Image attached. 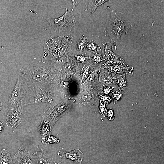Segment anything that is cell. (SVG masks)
Instances as JSON below:
<instances>
[{
	"mask_svg": "<svg viewBox=\"0 0 164 164\" xmlns=\"http://www.w3.org/2000/svg\"><path fill=\"white\" fill-rule=\"evenodd\" d=\"M73 40L69 34L52 35L45 42L42 62L55 65L63 62L73 46Z\"/></svg>",
	"mask_w": 164,
	"mask_h": 164,
	"instance_id": "1",
	"label": "cell"
},
{
	"mask_svg": "<svg viewBox=\"0 0 164 164\" xmlns=\"http://www.w3.org/2000/svg\"><path fill=\"white\" fill-rule=\"evenodd\" d=\"M107 9L110 12V18L106 23L103 34L110 39L116 50L117 46L121 44L120 38L121 35L126 33L130 28L134 26L135 23L125 21L118 12L108 6H107Z\"/></svg>",
	"mask_w": 164,
	"mask_h": 164,
	"instance_id": "2",
	"label": "cell"
},
{
	"mask_svg": "<svg viewBox=\"0 0 164 164\" xmlns=\"http://www.w3.org/2000/svg\"><path fill=\"white\" fill-rule=\"evenodd\" d=\"M56 67L55 65L50 64L41 67L25 65L20 69V73L19 74L22 80L27 83H46L55 74L57 70Z\"/></svg>",
	"mask_w": 164,
	"mask_h": 164,
	"instance_id": "3",
	"label": "cell"
},
{
	"mask_svg": "<svg viewBox=\"0 0 164 164\" xmlns=\"http://www.w3.org/2000/svg\"><path fill=\"white\" fill-rule=\"evenodd\" d=\"M22 80L25 96L24 106L45 102H53L52 94L44 87L45 83L30 84Z\"/></svg>",
	"mask_w": 164,
	"mask_h": 164,
	"instance_id": "4",
	"label": "cell"
},
{
	"mask_svg": "<svg viewBox=\"0 0 164 164\" xmlns=\"http://www.w3.org/2000/svg\"><path fill=\"white\" fill-rule=\"evenodd\" d=\"M35 12L47 21L50 26L58 33L70 31L76 23V19L73 13L69 12L67 8H65V12L63 15L56 18L44 17Z\"/></svg>",
	"mask_w": 164,
	"mask_h": 164,
	"instance_id": "5",
	"label": "cell"
},
{
	"mask_svg": "<svg viewBox=\"0 0 164 164\" xmlns=\"http://www.w3.org/2000/svg\"><path fill=\"white\" fill-rule=\"evenodd\" d=\"M25 97L23 81L19 74L16 84L8 101L7 106L8 110L22 112Z\"/></svg>",
	"mask_w": 164,
	"mask_h": 164,
	"instance_id": "6",
	"label": "cell"
},
{
	"mask_svg": "<svg viewBox=\"0 0 164 164\" xmlns=\"http://www.w3.org/2000/svg\"><path fill=\"white\" fill-rule=\"evenodd\" d=\"M69 106L60 103L46 107L42 115V120L48 122L52 128L54 125L62 116L67 113Z\"/></svg>",
	"mask_w": 164,
	"mask_h": 164,
	"instance_id": "7",
	"label": "cell"
},
{
	"mask_svg": "<svg viewBox=\"0 0 164 164\" xmlns=\"http://www.w3.org/2000/svg\"><path fill=\"white\" fill-rule=\"evenodd\" d=\"M57 154L60 159L63 160L68 159L76 164H81L84 157L83 152L76 149H65L62 148L58 152Z\"/></svg>",
	"mask_w": 164,
	"mask_h": 164,
	"instance_id": "8",
	"label": "cell"
},
{
	"mask_svg": "<svg viewBox=\"0 0 164 164\" xmlns=\"http://www.w3.org/2000/svg\"><path fill=\"white\" fill-rule=\"evenodd\" d=\"M34 155L30 152L21 147L14 155V164H33Z\"/></svg>",
	"mask_w": 164,
	"mask_h": 164,
	"instance_id": "9",
	"label": "cell"
},
{
	"mask_svg": "<svg viewBox=\"0 0 164 164\" xmlns=\"http://www.w3.org/2000/svg\"><path fill=\"white\" fill-rule=\"evenodd\" d=\"M22 112L8 110L6 114V125L13 129L16 128L22 122Z\"/></svg>",
	"mask_w": 164,
	"mask_h": 164,
	"instance_id": "10",
	"label": "cell"
},
{
	"mask_svg": "<svg viewBox=\"0 0 164 164\" xmlns=\"http://www.w3.org/2000/svg\"><path fill=\"white\" fill-rule=\"evenodd\" d=\"M107 70L111 75L114 76L118 73L122 74L124 72L126 74L132 75L133 73L134 68L127 64L125 65H116L111 66L102 67L101 69Z\"/></svg>",
	"mask_w": 164,
	"mask_h": 164,
	"instance_id": "11",
	"label": "cell"
},
{
	"mask_svg": "<svg viewBox=\"0 0 164 164\" xmlns=\"http://www.w3.org/2000/svg\"><path fill=\"white\" fill-rule=\"evenodd\" d=\"M33 154V164H55L53 157L43 149L38 150Z\"/></svg>",
	"mask_w": 164,
	"mask_h": 164,
	"instance_id": "12",
	"label": "cell"
},
{
	"mask_svg": "<svg viewBox=\"0 0 164 164\" xmlns=\"http://www.w3.org/2000/svg\"><path fill=\"white\" fill-rule=\"evenodd\" d=\"M103 70L99 73L100 82L103 85L106 86L114 87L117 86L116 82V77L111 75L107 70L104 69Z\"/></svg>",
	"mask_w": 164,
	"mask_h": 164,
	"instance_id": "13",
	"label": "cell"
},
{
	"mask_svg": "<svg viewBox=\"0 0 164 164\" xmlns=\"http://www.w3.org/2000/svg\"><path fill=\"white\" fill-rule=\"evenodd\" d=\"M51 127L47 121L42 120L38 127V130L42 136L41 142L43 143L47 138L51 135Z\"/></svg>",
	"mask_w": 164,
	"mask_h": 164,
	"instance_id": "14",
	"label": "cell"
},
{
	"mask_svg": "<svg viewBox=\"0 0 164 164\" xmlns=\"http://www.w3.org/2000/svg\"><path fill=\"white\" fill-rule=\"evenodd\" d=\"M112 45L111 42H105L103 43L101 52L103 58L106 61L110 60L116 55L112 51Z\"/></svg>",
	"mask_w": 164,
	"mask_h": 164,
	"instance_id": "15",
	"label": "cell"
},
{
	"mask_svg": "<svg viewBox=\"0 0 164 164\" xmlns=\"http://www.w3.org/2000/svg\"><path fill=\"white\" fill-rule=\"evenodd\" d=\"M79 67V65L71 56H67V61L63 67L64 70L68 73L74 72Z\"/></svg>",
	"mask_w": 164,
	"mask_h": 164,
	"instance_id": "16",
	"label": "cell"
},
{
	"mask_svg": "<svg viewBox=\"0 0 164 164\" xmlns=\"http://www.w3.org/2000/svg\"><path fill=\"white\" fill-rule=\"evenodd\" d=\"M85 11L87 12L90 15L94 14L97 8L104 3L108 2L107 0L88 1Z\"/></svg>",
	"mask_w": 164,
	"mask_h": 164,
	"instance_id": "17",
	"label": "cell"
},
{
	"mask_svg": "<svg viewBox=\"0 0 164 164\" xmlns=\"http://www.w3.org/2000/svg\"><path fill=\"white\" fill-rule=\"evenodd\" d=\"M12 158L7 150L0 149V164H13Z\"/></svg>",
	"mask_w": 164,
	"mask_h": 164,
	"instance_id": "18",
	"label": "cell"
},
{
	"mask_svg": "<svg viewBox=\"0 0 164 164\" xmlns=\"http://www.w3.org/2000/svg\"><path fill=\"white\" fill-rule=\"evenodd\" d=\"M126 64L124 59L117 55L112 57L105 63L102 64V67L111 66L116 65H125Z\"/></svg>",
	"mask_w": 164,
	"mask_h": 164,
	"instance_id": "19",
	"label": "cell"
},
{
	"mask_svg": "<svg viewBox=\"0 0 164 164\" xmlns=\"http://www.w3.org/2000/svg\"><path fill=\"white\" fill-rule=\"evenodd\" d=\"M126 73L124 72L116 76V82L119 90L122 91L127 87L128 83L126 77Z\"/></svg>",
	"mask_w": 164,
	"mask_h": 164,
	"instance_id": "20",
	"label": "cell"
},
{
	"mask_svg": "<svg viewBox=\"0 0 164 164\" xmlns=\"http://www.w3.org/2000/svg\"><path fill=\"white\" fill-rule=\"evenodd\" d=\"M89 41L87 38L83 35L76 43L75 46L77 50L81 52H83Z\"/></svg>",
	"mask_w": 164,
	"mask_h": 164,
	"instance_id": "21",
	"label": "cell"
},
{
	"mask_svg": "<svg viewBox=\"0 0 164 164\" xmlns=\"http://www.w3.org/2000/svg\"><path fill=\"white\" fill-rule=\"evenodd\" d=\"M86 48L88 50L95 53L101 52V46L97 45L93 40L89 41Z\"/></svg>",
	"mask_w": 164,
	"mask_h": 164,
	"instance_id": "22",
	"label": "cell"
},
{
	"mask_svg": "<svg viewBox=\"0 0 164 164\" xmlns=\"http://www.w3.org/2000/svg\"><path fill=\"white\" fill-rule=\"evenodd\" d=\"M90 59L94 63L97 64L106 61L103 58L101 52L95 53L93 56L92 58H90Z\"/></svg>",
	"mask_w": 164,
	"mask_h": 164,
	"instance_id": "23",
	"label": "cell"
},
{
	"mask_svg": "<svg viewBox=\"0 0 164 164\" xmlns=\"http://www.w3.org/2000/svg\"><path fill=\"white\" fill-rule=\"evenodd\" d=\"M89 66L83 65L81 73L80 75V81L81 82L85 81L89 75Z\"/></svg>",
	"mask_w": 164,
	"mask_h": 164,
	"instance_id": "24",
	"label": "cell"
},
{
	"mask_svg": "<svg viewBox=\"0 0 164 164\" xmlns=\"http://www.w3.org/2000/svg\"><path fill=\"white\" fill-rule=\"evenodd\" d=\"M112 95L114 104H116L120 101L123 96L122 92L119 90L115 91L112 92Z\"/></svg>",
	"mask_w": 164,
	"mask_h": 164,
	"instance_id": "25",
	"label": "cell"
},
{
	"mask_svg": "<svg viewBox=\"0 0 164 164\" xmlns=\"http://www.w3.org/2000/svg\"><path fill=\"white\" fill-rule=\"evenodd\" d=\"M98 97L100 99V101L106 105H107L113 101L112 96L107 95H98Z\"/></svg>",
	"mask_w": 164,
	"mask_h": 164,
	"instance_id": "26",
	"label": "cell"
},
{
	"mask_svg": "<svg viewBox=\"0 0 164 164\" xmlns=\"http://www.w3.org/2000/svg\"><path fill=\"white\" fill-rule=\"evenodd\" d=\"M73 57L77 61L83 63L84 65H85V63H87L90 59V57L85 56L84 54L80 55H74Z\"/></svg>",
	"mask_w": 164,
	"mask_h": 164,
	"instance_id": "27",
	"label": "cell"
},
{
	"mask_svg": "<svg viewBox=\"0 0 164 164\" xmlns=\"http://www.w3.org/2000/svg\"><path fill=\"white\" fill-rule=\"evenodd\" d=\"M60 142V139L54 136H49L47 138L46 140L43 143L46 145H49L50 144L53 143H58Z\"/></svg>",
	"mask_w": 164,
	"mask_h": 164,
	"instance_id": "28",
	"label": "cell"
},
{
	"mask_svg": "<svg viewBox=\"0 0 164 164\" xmlns=\"http://www.w3.org/2000/svg\"><path fill=\"white\" fill-rule=\"evenodd\" d=\"M98 111L100 114L104 117L106 116L107 110L106 105L103 103L100 100V103L98 108Z\"/></svg>",
	"mask_w": 164,
	"mask_h": 164,
	"instance_id": "29",
	"label": "cell"
},
{
	"mask_svg": "<svg viewBox=\"0 0 164 164\" xmlns=\"http://www.w3.org/2000/svg\"><path fill=\"white\" fill-rule=\"evenodd\" d=\"M103 90L101 93L100 95H107L112 92V90L114 89V87L106 86L105 85H103Z\"/></svg>",
	"mask_w": 164,
	"mask_h": 164,
	"instance_id": "30",
	"label": "cell"
},
{
	"mask_svg": "<svg viewBox=\"0 0 164 164\" xmlns=\"http://www.w3.org/2000/svg\"><path fill=\"white\" fill-rule=\"evenodd\" d=\"M108 119L109 120H112L115 118V114L112 108H110L107 111L106 116Z\"/></svg>",
	"mask_w": 164,
	"mask_h": 164,
	"instance_id": "31",
	"label": "cell"
},
{
	"mask_svg": "<svg viewBox=\"0 0 164 164\" xmlns=\"http://www.w3.org/2000/svg\"><path fill=\"white\" fill-rule=\"evenodd\" d=\"M80 1L78 0H72V2L73 3V6L71 12L73 13V11L74 8L76 7V5H77L80 2Z\"/></svg>",
	"mask_w": 164,
	"mask_h": 164,
	"instance_id": "32",
	"label": "cell"
},
{
	"mask_svg": "<svg viewBox=\"0 0 164 164\" xmlns=\"http://www.w3.org/2000/svg\"><path fill=\"white\" fill-rule=\"evenodd\" d=\"M5 124L4 122L0 120V133L3 131Z\"/></svg>",
	"mask_w": 164,
	"mask_h": 164,
	"instance_id": "33",
	"label": "cell"
},
{
	"mask_svg": "<svg viewBox=\"0 0 164 164\" xmlns=\"http://www.w3.org/2000/svg\"><path fill=\"white\" fill-rule=\"evenodd\" d=\"M91 96H90L88 95H85L83 96L82 98L84 100H87L88 98H90V97L91 98Z\"/></svg>",
	"mask_w": 164,
	"mask_h": 164,
	"instance_id": "34",
	"label": "cell"
},
{
	"mask_svg": "<svg viewBox=\"0 0 164 164\" xmlns=\"http://www.w3.org/2000/svg\"><path fill=\"white\" fill-rule=\"evenodd\" d=\"M55 164H66L63 162H55Z\"/></svg>",
	"mask_w": 164,
	"mask_h": 164,
	"instance_id": "35",
	"label": "cell"
},
{
	"mask_svg": "<svg viewBox=\"0 0 164 164\" xmlns=\"http://www.w3.org/2000/svg\"><path fill=\"white\" fill-rule=\"evenodd\" d=\"M3 108V106L2 103L0 102V111Z\"/></svg>",
	"mask_w": 164,
	"mask_h": 164,
	"instance_id": "36",
	"label": "cell"
}]
</instances>
